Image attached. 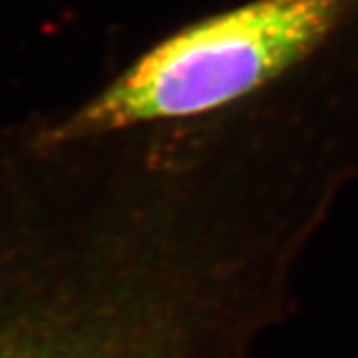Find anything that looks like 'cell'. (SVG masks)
I'll return each mask as SVG.
<instances>
[{"label":"cell","mask_w":358,"mask_h":358,"mask_svg":"<svg viewBox=\"0 0 358 358\" xmlns=\"http://www.w3.org/2000/svg\"><path fill=\"white\" fill-rule=\"evenodd\" d=\"M357 14L358 0H245L207 14L143 52L46 140L62 143L229 112L327 54Z\"/></svg>","instance_id":"obj_1"},{"label":"cell","mask_w":358,"mask_h":358,"mask_svg":"<svg viewBox=\"0 0 358 358\" xmlns=\"http://www.w3.org/2000/svg\"><path fill=\"white\" fill-rule=\"evenodd\" d=\"M225 299L207 282L187 279L140 336L94 343L56 331L22 329L0 336V358H183L199 334L215 331L229 317Z\"/></svg>","instance_id":"obj_2"}]
</instances>
